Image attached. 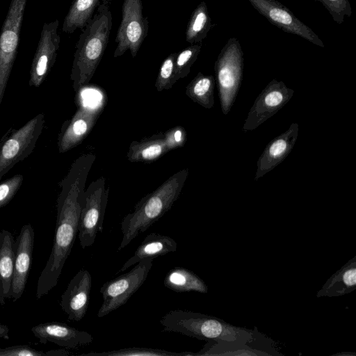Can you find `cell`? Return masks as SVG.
Here are the masks:
<instances>
[{
	"mask_svg": "<svg viewBox=\"0 0 356 356\" xmlns=\"http://www.w3.org/2000/svg\"><path fill=\"white\" fill-rule=\"evenodd\" d=\"M298 134V124L292 123L286 131L268 143L257 161L255 180L262 177L286 159L295 145Z\"/></svg>",
	"mask_w": 356,
	"mask_h": 356,
	"instance_id": "18",
	"label": "cell"
},
{
	"mask_svg": "<svg viewBox=\"0 0 356 356\" xmlns=\"http://www.w3.org/2000/svg\"><path fill=\"white\" fill-rule=\"evenodd\" d=\"M294 94L282 81L273 79L257 97L248 113L243 129L252 131L280 111Z\"/></svg>",
	"mask_w": 356,
	"mask_h": 356,
	"instance_id": "11",
	"label": "cell"
},
{
	"mask_svg": "<svg viewBox=\"0 0 356 356\" xmlns=\"http://www.w3.org/2000/svg\"><path fill=\"white\" fill-rule=\"evenodd\" d=\"M213 26L207 6L201 1L189 19L186 31V42L191 44L202 43Z\"/></svg>",
	"mask_w": 356,
	"mask_h": 356,
	"instance_id": "25",
	"label": "cell"
},
{
	"mask_svg": "<svg viewBox=\"0 0 356 356\" xmlns=\"http://www.w3.org/2000/svg\"><path fill=\"white\" fill-rule=\"evenodd\" d=\"M23 180V175L18 174L0 183V208L6 206L13 198Z\"/></svg>",
	"mask_w": 356,
	"mask_h": 356,
	"instance_id": "32",
	"label": "cell"
},
{
	"mask_svg": "<svg viewBox=\"0 0 356 356\" xmlns=\"http://www.w3.org/2000/svg\"><path fill=\"white\" fill-rule=\"evenodd\" d=\"M159 323L163 331L217 343L253 344L260 335L257 330L236 327L219 318L188 310H170Z\"/></svg>",
	"mask_w": 356,
	"mask_h": 356,
	"instance_id": "2",
	"label": "cell"
},
{
	"mask_svg": "<svg viewBox=\"0 0 356 356\" xmlns=\"http://www.w3.org/2000/svg\"><path fill=\"white\" fill-rule=\"evenodd\" d=\"M356 286L355 257L335 273L318 293V296H337L350 293Z\"/></svg>",
	"mask_w": 356,
	"mask_h": 356,
	"instance_id": "23",
	"label": "cell"
},
{
	"mask_svg": "<svg viewBox=\"0 0 356 356\" xmlns=\"http://www.w3.org/2000/svg\"><path fill=\"white\" fill-rule=\"evenodd\" d=\"M188 175V168L179 170L136 204L120 223L122 238L117 251L127 246L171 209L181 194Z\"/></svg>",
	"mask_w": 356,
	"mask_h": 356,
	"instance_id": "4",
	"label": "cell"
},
{
	"mask_svg": "<svg viewBox=\"0 0 356 356\" xmlns=\"http://www.w3.org/2000/svg\"><path fill=\"white\" fill-rule=\"evenodd\" d=\"M244 67L243 51L240 42L231 38L220 50L214 70L221 110L227 115L240 88Z\"/></svg>",
	"mask_w": 356,
	"mask_h": 356,
	"instance_id": "5",
	"label": "cell"
},
{
	"mask_svg": "<svg viewBox=\"0 0 356 356\" xmlns=\"http://www.w3.org/2000/svg\"><path fill=\"white\" fill-rule=\"evenodd\" d=\"M153 259H145L136 264L131 270L104 283L100 288L103 302L97 312L102 318L130 299L147 280L153 266Z\"/></svg>",
	"mask_w": 356,
	"mask_h": 356,
	"instance_id": "8",
	"label": "cell"
},
{
	"mask_svg": "<svg viewBox=\"0 0 356 356\" xmlns=\"http://www.w3.org/2000/svg\"><path fill=\"white\" fill-rule=\"evenodd\" d=\"M248 343L232 344L209 341L195 355H271Z\"/></svg>",
	"mask_w": 356,
	"mask_h": 356,
	"instance_id": "27",
	"label": "cell"
},
{
	"mask_svg": "<svg viewBox=\"0 0 356 356\" xmlns=\"http://www.w3.org/2000/svg\"><path fill=\"white\" fill-rule=\"evenodd\" d=\"M164 286L173 291H195L205 293L208 288L204 282L193 271L177 267L170 270L164 277Z\"/></svg>",
	"mask_w": 356,
	"mask_h": 356,
	"instance_id": "22",
	"label": "cell"
},
{
	"mask_svg": "<svg viewBox=\"0 0 356 356\" xmlns=\"http://www.w3.org/2000/svg\"><path fill=\"white\" fill-rule=\"evenodd\" d=\"M31 330L40 343L51 342L67 348L86 346L94 340L90 333L59 322L40 323L32 327Z\"/></svg>",
	"mask_w": 356,
	"mask_h": 356,
	"instance_id": "17",
	"label": "cell"
},
{
	"mask_svg": "<svg viewBox=\"0 0 356 356\" xmlns=\"http://www.w3.org/2000/svg\"><path fill=\"white\" fill-rule=\"evenodd\" d=\"M101 0H74L66 15L63 31L73 33L77 29L83 30L93 17Z\"/></svg>",
	"mask_w": 356,
	"mask_h": 356,
	"instance_id": "24",
	"label": "cell"
},
{
	"mask_svg": "<svg viewBox=\"0 0 356 356\" xmlns=\"http://www.w3.org/2000/svg\"><path fill=\"white\" fill-rule=\"evenodd\" d=\"M44 115L39 113L18 129L10 128L0 139V181L18 162L35 149L44 126Z\"/></svg>",
	"mask_w": 356,
	"mask_h": 356,
	"instance_id": "6",
	"label": "cell"
},
{
	"mask_svg": "<svg viewBox=\"0 0 356 356\" xmlns=\"http://www.w3.org/2000/svg\"><path fill=\"white\" fill-rule=\"evenodd\" d=\"M103 105L89 106L81 104L70 120H66L58 135L60 153L76 147L87 137L103 111Z\"/></svg>",
	"mask_w": 356,
	"mask_h": 356,
	"instance_id": "14",
	"label": "cell"
},
{
	"mask_svg": "<svg viewBox=\"0 0 356 356\" xmlns=\"http://www.w3.org/2000/svg\"><path fill=\"white\" fill-rule=\"evenodd\" d=\"M149 22L143 13L142 0H124L122 20L115 37L117 47L114 58L122 56L127 50L136 57L147 36Z\"/></svg>",
	"mask_w": 356,
	"mask_h": 356,
	"instance_id": "10",
	"label": "cell"
},
{
	"mask_svg": "<svg viewBox=\"0 0 356 356\" xmlns=\"http://www.w3.org/2000/svg\"><path fill=\"white\" fill-rule=\"evenodd\" d=\"M323 4L338 24L344 22L346 17L352 15V8L348 0H315Z\"/></svg>",
	"mask_w": 356,
	"mask_h": 356,
	"instance_id": "31",
	"label": "cell"
},
{
	"mask_svg": "<svg viewBox=\"0 0 356 356\" xmlns=\"http://www.w3.org/2000/svg\"><path fill=\"white\" fill-rule=\"evenodd\" d=\"M0 305H2V301H1V293H0Z\"/></svg>",
	"mask_w": 356,
	"mask_h": 356,
	"instance_id": "37",
	"label": "cell"
},
{
	"mask_svg": "<svg viewBox=\"0 0 356 356\" xmlns=\"http://www.w3.org/2000/svg\"><path fill=\"white\" fill-rule=\"evenodd\" d=\"M15 240L9 231L0 232V293L2 305L6 299H10L13 275Z\"/></svg>",
	"mask_w": 356,
	"mask_h": 356,
	"instance_id": "20",
	"label": "cell"
},
{
	"mask_svg": "<svg viewBox=\"0 0 356 356\" xmlns=\"http://www.w3.org/2000/svg\"><path fill=\"white\" fill-rule=\"evenodd\" d=\"M8 327L0 323V338L8 339Z\"/></svg>",
	"mask_w": 356,
	"mask_h": 356,
	"instance_id": "36",
	"label": "cell"
},
{
	"mask_svg": "<svg viewBox=\"0 0 356 356\" xmlns=\"http://www.w3.org/2000/svg\"><path fill=\"white\" fill-rule=\"evenodd\" d=\"M92 287L88 270L81 269L70 281L61 295L60 305L70 321H80L86 316Z\"/></svg>",
	"mask_w": 356,
	"mask_h": 356,
	"instance_id": "16",
	"label": "cell"
},
{
	"mask_svg": "<svg viewBox=\"0 0 356 356\" xmlns=\"http://www.w3.org/2000/svg\"><path fill=\"white\" fill-rule=\"evenodd\" d=\"M58 19L45 22L42 26L40 40L31 63L29 82L30 86H40L56 62L60 42V35L58 33Z\"/></svg>",
	"mask_w": 356,
	"mask_h": 356,
	"instance_id": "13",
	"label": "cell"
},
{
	"mask_svg": "<svg viewBox=\"0 0 356 356\" xmlns=\"http://www.w3.org/2000/svg\"><path fill=\"white\" fill-rule=\"evenodd\" d=\"M96 159L92 153L80 155L59 182L53 247L38 280L36 298L46 296L58 284L74 245L79 223L82 195L88 175Z\"/></svg>",
	"mask_w": 356,
	"mask_h": 356,
	"instance_id": "1",
	"label": "cell"
},
{
	"mask_svg": "<svg viewBox=\"0 0 356 356\" xmlns=\"http://www.w3.org/2000/svg\"><path fill=\"white\" fill-rule=\"evenodd\" d=\"M81 355L91 356H195L191 352L174 353L162 349L132 347L101 353L90 352Z\"/></svg>",
	"mask_w": 356,
	"mask_h": 356,
	"instance_id": "28",
	"label": "cell"
},
{
	"mask_svg": "<svg viewBox=\"0 0 356 356\" xmlns=\"http://www.w3.org/2000/svg\"><path fill=\"white\" fill-rule=\"evenodd\" d=\"M35 234L30 224L23 225L15 241V254L10 299L19 300L26 285L34 245Z\"/></svg>",
	"mask_w": 356,
	"mask_h": 356,
	"instance_id": "15",
	"label": "cell"
},
{
	"mask_svg": "<svg viewBox=\"0 0 356 356\" xmlns=\"http://www.w3.org/2000/svg\"><path fill=\"white\" fill-rule=\"evenodd\" d=\"M177 53H172L163 61L155 83V87L158 92L170 89L176 83L175 60Z\"/></svg>",
	"mask_w": 356,
	"mask_h": 356,
	"instance_id": "30",
	"label": "cell"
},
{
	"mask_svg": "<svg viewBox=\"0 0 356 356\" xmlns=\"http://www.w3.org/2000/svg\"><path fill=\"white\" fill-rule=\"evenodd\" d=\"M215 78L199 72L186 88V95L195 103L205 108L214 105Z\"/></svg>",
	"mask_w": 356,
	"mask_h": 356,
	"instance_id": "26",
	"label": "cell"
},
{
	"mask_svg": "<svg viewBox=\"0 0 356 356\" xmlns=\"http://www.w3.org/2000/svg\"><path fill=\"white\" fill-rule=\"evenodd\" d=\"M27 0H11L0 33V106L17 54Z\"/></svg>",
	"mask_w": 356,
	"mask_h": 356,
	"instance_id": "9",
	"label": "cell"
},
{
	"mask_svg": "<svg viewBox=\"0 0 356 356\" xmlns=\"http://www.w3.org/2000/svg\"><path fill=\"white\" fill-rule=\"evenodd\" d=\"M0 356H46L45 353L28 345H16L0 348Z\"/></svg>",
	"mask_w": 356,
	"mask_h": 356,
	"instance_id": "34",
	"label": "cell"
},
{
	"mask_svg": "<svg viewBox=\"0 0 356 356\" xmlns=\"http://www.w3.org/2000/svg\"><path fill=\"white\" fill-rule=\"evenodd\" d=\"M201 48L202 43L193 44L177 53L175 60V80L176 82L189 74L192 65L198 57Z\"/></svg>",
	"mask_w": 356,
	"mask_h": 356,
	"instance_id": "29",
	"label": "cell"
},
{
	"mask_svg": "<svg viewBox=\"0 0 356 356\" xmlns=\"http://www.w3.org/2000/svg\"><path fill=\"white\" fill-rule=\"evenodd\" d=\"M171 151L165 133L159 132L139 141H132L127 154L131 162H150Z\"/></svg>",
	"mask_w": 356,
	"mask_h": 356,
	"instance_id": "21",
	"label": "cell"
},
{
	"mask_svg": "<svg viewBox=\"0 0 356 356\" xmlns=\"http://www.w3.org/2000/svg\"><path fill=\"white\" fill-rule=\"evenodd\" d=\"M103 177L92 181L82 195L78 237L82 249L92 246L99 233L103 232L104 218L108 199Z\"/></svg>",
	"mask_w": 356,
	"mask_h": 356,
	"instance_id": "7",
	"label": "cell"
},
{
	"mask_svg": "<svg viewBox=\"0 0 356 356\" xmlns=\"http://www.w3.org/2000/svg\"><path fill=\"white\" fill-rule=\"evenodd\" d=\"M248 1L260 15L283 31L298 35L315 45L324 47V43L317 34L280 1L277 0Z\"/></svg>",
	"mask_w": 356,
	"mask_h": 356,
	"instance_id": "12",
	"label": "cell"
},
{
	"mask_svg": "<svg viewBox=\"0 0 356 356\" xmlns=\"http://www.w3.org/2000/svg\"><path fill=\"white\" fill-rule=\"evenodd\" d=\"M177 244L171 237L156 233H150L121 267L118 273L125 271L129 267L145 259H155L177 250Z\"/></svg>",
	"mask_w": 356,
	"mask_h": 356,
	"instance_id": "19",
	"label": "cell"
},
{
	"mask_svg": "<svg viewBox=\"0 0 356 356\" xmlns=\"http://www.w3.org/2000/svg\"><path fill=\"white\" fill-rule=\"evenodd\" d=\"M112 19L108 3L104 1L81 30L70 74L72 86L76 93L88 84L103 57L109 41Z\"/></svg>",
	"mask_w": 356,
	"mask_h": 356,
	"instance_id": "3",
	"label": "cell"
},
{
	"mask_svg": "<svg viewBox=\"0 0 356 356\" xmlns=\"http://www.w3.org/2000/svg\"><path fill=\"white\" fill-rule=\"evenodd\" d=\"M46 356H67L71 355V353L65 349L51 350L45 352Z\"/></svg>",
	"mask_w": 356,
	"mask_h": 356,
	"instance_id": "35",
	"label": "cell"
},
{
	"mask_svg": "<svg viewBox=\"0 0 356 356\" xmlns=\"http://www.w3.org/2000/svg\"><path fill=\"white\" fill-rule=\"evenodd\" d=\"M164 133L170 150L183 147L186 142V131L181 126L174 127Z\"/></svg>",
	"mask_w": 356,
	"mask_h": 356,
	"instance_id": "33",
	"label": "cell"
}]
</instances>
